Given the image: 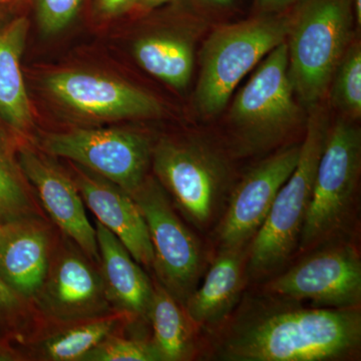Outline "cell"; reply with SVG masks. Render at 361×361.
Masks as SVG:
<instances>
[{"mask_svg": "<svg viewBox=\"0 0 361 361\" xmlns=\"http://www.w3.org/2000/svg\"><path fill=\"white\" fill-rule=\"evenodd\" d=\"M47 90L68 109L99 120L157 118L156 97L118 78L85 71H56L44 80Z\"/></svg>", "mask_w": 361, "mask_h": 361, "instance_id": "13", "label": "cell"}, {"mask_svg": "<svg viewBox=\"0 0 361 361\" xmlns=\"http://www.w3.org/2000/svg\"><path fill=\"white\" fill-rule=\"evenodd\" d=\"M18 159L21 172L49 220L99 263L96 229L90 224L70 173L56 165L51 155L40 153L30 145H18Z\"/></svg>", "mask_w": 361, "mask_h": 361, "instance_id": "14", "label": "cell"}, {"mask_svg": "<svg viewBox=\"0 0 361 361\" xmlns=\"http://www.w3.org/2000/svg\"><path fill=\"white\" fill-rule=\"evenodd\" d=\"M288 73L286 40L259 63L230 109L234 146L240 154H259L278 146L302 123Z\"/></svg>", "mask_w": 361, "mask_h": 361, "instance_id": "7", "label": "cell"}, {"mask_svg": "<svg viewBox=\"0 0 361 361\" xmlns=\"http://www.w3.org/2000/svg\"><path fill=\"white\" fill-rule=\"evenodd\" d=\"M360 170V130L349 118H341L329 128L318 161L296 255L350 239L357 219Z\"/></svg>", "mask_w": 361, "mask_h": 361, "instance_id": "3", "label": "cell"}, {"mask_svg": "<svg viewBox=\"0 0 361 361\" xmlns=\"http://www.w3.org/2000/svg\"><path fill=\"white\" fill-rule=\"evenodd\" d=\"M260 292L316 307L361 305V258L351 239L337 240L304 254L298 262L262 283Z\"/></svg>", "mask_w": 361, "mask_h": 361, "instance_id": "9", "label": "cell"}, {"mask_svg": "<svg viewBox=\"0 0 361 361\" xmlns=\"http://www.w3.org/2000/svg\"><path fill=\"white\" fill-rule=\"evenodd\" d=\"M168 1L170 0H137L135 4H140L144 8H154V7L161 6Z\"/></svg>", "mask_w": 361, "mask_h": 361, "instance_id": "30", "label": "cell"}, {"mask_svg": "<svg viewBox=\"0 0 361 361\" xmlns=\"http://www.w3.org/2000/svg\"><path fill=\"white\" fill-rule=\"evenodd\" d=\"M42 322L32 301L0 278V348L13 349L20 355L18 348L32 336Z\"/></svg>", "mask_w": 361, "mask_h": 361, "instance_id": "24", "label": "cell"}, {"mask_svg": "<svg viewBox=\"0 0 361 361\" xmlns=\"http://www.w3.org/2000/svg\"><path fill=\"white\" fill-rule=\"evenodd\" d=\"M300 149L301 142L278 149L235 184L224 214L213 231L216 250L249 248L278 192L296 168Z\"/></svg>", "mask_w": 361, "mask_h": 361, "instance_id": "12", "label": "cell"}, {"mask_svg": "<svg viewBox=\"0 0 361 361\" xmlns=\"http://www.w3.org/2000/svg\"><path fill=\"white\" fill-rule=\"evenodd\" d=\"M28 21L16 18L0 28V120L16 135L32 129V106L21 73Z\"/></svg>", "mask_w": 361, "mask_h": 361, "instance_id": "20", "label": "cell"}, {"mask_svg": "<svg viewBox=\"0 0 361 361\" xmlns=\"http://www.w3.org/2000/svg\"><path fill=\"white\" fill-rule=\"evenodd\" d=\"M198 357L222 361L356 360L360 308L305 307L262 292H244L219 326L201 332Z\"/></svg>", "mask_w": 361, "mask_h": 361, "instance_id": "1", "label": "cell"}, {"mask_svg": "<svg viewBox=\"0 0 361 361\" xmlns=\"http://www.w3.org/2000/svg\"><path fill=\"white\" fill-rule=\"evenodd\" d=\"M154 280V294L149 313L153 330L151 341L161 361H187L199 355L200 334L188 317L184 306L158 281Z\"/></svg>", "mask_w": 361, "mask_h": 361, "instance_id": "21", "label": "cell"}, {"mask_svg": "<svg viewBox=\"0 0 361 361\" xmlns=\"http://www.w3.org/2000/svg\"><path fill=\"white\" fill-rule=\"evenodd\" d=\"M94 229L99 267L111 307L129 315L135 324L149 323L154 280L110 230L97 220Z\"/></svg>", "mask_w": 361, "mask_h": 361, "instance_id": "19", "label": "cell"}, {"mask_svg": "<svg viewBox=\"0 0 361 361\" xmlns=\"http://www.w3.org/2000/svg\"><path fill=\"white\" fill-rule=\"evenodd\" d=\"M201 1L214 7H228L234 4L235 0H201Z\"/></svg>", "mask_w": 361, "mask_h": 361, "instance_id": "31", "label": "cell"}, {"mask_svg": "<svg viewBox=\"0 0 361 361\" xmlns=\"http://www.w3.org/2000/svg\"><path fill=\"white\" fill-rule=\"evenodd\" d=\"M329 130L325 116L314 111L306 123L296 168L278 192L267 218L249 246L248 282L263 283L285 269L296 255Z\"/></svg>", "mask_w": 361, "mask_h": 361, "instance_id": "4", "label": "cell"}, {"mask_svg": "<svg viewBox=\"0 0 361 361\" xmlns=\"http://www.w3.org/2000/svg\"><path fill=\"white\" fill-rule=\"evenodd\" d=\"M111 334L82 357V361H161L151 338Z\"/></svg>", "mask_w": 361, "mask_h": 361, "instance_id": "26", "label": "cell"}, {"mask_svg": "<svg viewBox=\"0 0 361 361\" xmlns=\"http://www.w3.org/2000/svg\"><path fill=\"white\" fill-rule=\"evenodd\" d=\"M130 196L148 227L154 277L184 306L205 274V247L154 176L149 175Z\"/></svg>", "mask_w": 361, "mask_h": 361, "instance_id": "8", "label": "cell"}, {"mask_svg": "<svg viewBox=\"0 0 361 361\" xmlns=\"http://www.w3.org/2000/svg\"><path fill=\"white\" fill-rule=\"evenodd\" d=\"M248 249H221L206 271L203 283L188 297L184 310L199 334L219 326L238 305L247 279Z\"/></svg>", "mask_w": 361, "mask_h": 361, "instance_id": "18", "label": "cell"}, {"mask_svg": "<svg viewBox=\"0 0 361 361\" xmlns=\"http://www.w3.org/2000/svg\"><path fill=\"white\" fill-rule=\"evenodd\" d=\"M289 30L288 73L294 92L314 106L329 90L355 25L351 0H299Z\"/></svg>", "mask_w": 361, "mask_h": 361, "instance_id": "5", "label": "cell"}, {"mask_svg": "<svg viewBox=\"0 0 361 361\" xmlns=\"http://www.w3.org/2000/svg\"><path fill=\"white\" fill-rule=\"evenodd\" d=\"M134 324L129 315L116 310L73 322H49L42 319L32 336L18 348V353L21 360L82 361L106 337L125 331Z\"/></svg>", "mask_w": 361, "mask_h": 361, "instance_id": "17", "label": "cell"}, {"mask_svg": "<svg viewBox=\"0 0 361 361\" xmlns=\"http://www.w3.org/2000/svg\"><path fill=\"white\" fill-rule=\"evenodd\" d=\"M330 99L351 120L361 116V47L353 42L344 52L329 85Z\"/></svg>", "mask_w": 361, "mask_h": 361, "instance_id": "25", "label": "cell"}, {"mask_svg": "<svg viewBox=\"0 0 361 361\" xmlns=\"http://www.w3.org/2000/svg\"><path fill=\"white\" fill-rule=\"evenodd\" d=\"M59 237V228L44 216L0 224V278L32 301L44 281Z\"/></svg>", "mask_w": 361, "mask_h": 361, "instance_id": "15", "label": "cell"}, {"mask_svg": "<svg viewBox=\"0 0 361 361\" xmlns=\"http://www.w3.org/2000/svg\"><path fill=\"white\" fill-rule=\"evenodd\" d=\"M82 0H37L40 28L45 35L61 32L77 16Z\"/></svg>", "mask_w": 361, "mask_h": 361, "instance_id": "27", "label": "cell"}, {"mask_svg": "<svg viewBox=\"0 0 361 361\" xmlns=\"http://www.w3.org/2000/svg\"><path fill=\"white\" fill-rule=\"evenodd\" d=\"M151 167L183 219L213 232L236 184L224 154L204 140L164 137L154 144Z\"/></svg>", "mask_w": 361, "mask_h": 361, "instance_id": "2", "label": "cell"}, {"mask_svg": "<svg viewBox=\"0 0 361 361\" xmlns=\"http://www.w3.org/2000/svg\"><path fill=\"white\" fill-rule=\"evenodd\" d=\"M292 11L259 14L251 20L217 28L201 52V71L195 103L202 115H218L233 92L275 47L286 40Z\"/></svg>", "mask_w": 361, "mask_h": 361, "instance_id": "6", "label": "cell"}, {"mask_svg": "<svg viewBox=\"0 0 361 361\" xmlns=\"http://www.w3.org/2000/svg\"><path fill=\"white\" fill-rule=\"evenodd\" d=\"M32 302L49 322H78L115 310L106 296L99 263L61 232Z\"/></svg>", "mask_w": 361, "mask_h": 361, "instance_id": "11", "label": "cell"}, {"mask_svg": "<svg viewBox=\"0 0 361 361\" xmlns=\"http://www.w3.org/2000/svg\"><path fill=\"white\" fill-rule=\"evenodd\" d=\"M137 63L161 82L183 90L194 70L193 47L187 39L175 35H151L134 45Z\"/></svg>", "mask_w": 361, "mask_h": 361, "instance_id": "22", "label": "cell"}, {"mask_svg": "<svg viewBox=\"0 0 361 361\" xmlns=\"http://www.w3.org/2000/svg\"><path fill=\"white\" fill-rule=\"evenodd\" d=\"M135 2L137 0H99V8L109 16L123 13Z\"/></svg>", "mask_w": 361, "mask_h": 361, "instance_id": "29", "label": "cell"}, {"mask_svg": "<svg viewBox=\"0 0 361 361\" xmlns=\"http://www.w3.org/2000/svg\"><path fill=\"white\" fill-rule=\"evenodd\" d=\"M16 137L0 120V224L30 216L47 217L21 172Z\"/></svg>", "mask_w": 361, "mask_h": 361, "instance_id": "23", "label": "cell"}, {"mask_svg": "<svg viewBox=\"0 0 361 361\" xmlns=\"http://www.w3.org/2000/svg\"><path fill=\"white\" fill-rule=\"evenodd\" d=\"M154 144L147 135L125 129H73L51 133L42 148L115 183L132 195L149 176Z\"/></svg>", "mask_w": 361, "mask_h": 361, "instance_id": "10", "label": "cell"}, {"mask_svg": "<svg viewBox=\"0 0 361 361\" xmlns=\"http://www.w3.org/2000/svg\"><path fill=\"white\" fill-rule=\"evenodd\" d=\"M70 175L85 205L145 269L153 272L154 254L146 221L129 193L115 183L71 163Z\"/></svg>", "mask_w": 361, "mask_h": 361, "instance_id": "16", "label": "cell"}, {"mask_svg": "<svg viewBox=\"0 0 361 361\" xmlns=\"http://www.w3.org/2000/svg\"><path fill=\"white\" fill-rule=\"evenodd\" d=\"M299 0H255V8L259 14L282 13L295 6Z\"/></svg>", "mask_w": 361, "mask_h": 361, "instance_id": "28", "label": "cell"}]
</instances>
